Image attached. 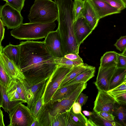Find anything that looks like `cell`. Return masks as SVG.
I'll return each instance as SVG.
<instances>
[{"label":"cell","instance_id":"f907efd6","mask_svg":"<svg viewBox=\"0 0 126 126\" xmlns=\"http://www.w3.org/2000/svg\"><path fill=\"white\" fill-rule=\"evenodd\" d=\"M121 53L123 55H126V48L122 51Z\"/></svg>","mask_w":126,"mask_h":126},{"label":"cell","instance_id":"4fadbf2b","mask_svg":"<svg viewBox=\"0 0 126 126\" xmlns=\"http://www.w3.org/2000/svg\"><path fill=\"white\" fill-rule=\"evenodd\" d=\"M47 79L33 85L28 84L29 93L27 103V106L30 109L41 96L44 94Z\"/></svg>","mask_w":126,"mask_h":126},{"label":"cell","instance_id":"f5cc1de1","mask_svg":"<svg viewBox=\"0 0 126 126\" xmlns=\"http://www.w3.org/2000/svg\"><path fill=\"white\" fill-rule=\"evenodd\" d=\"M4 0V1H6V2H7V0Z\"/></svg>","mask_w":126,"mask_h":126},{"label":"cell","instance_id":"44dd1931","mask_svg":"<svg viewBox=\"0 0 126 126\" xmlns=\"http://www.w3.org/2000/svg\"><path fill=\"white\" fill-rule=\"evenodd\" d=\"M93 66L86 63L72 68L62 82L59 88H61L73 79L78 75Z\"/></svg>","mask_w":126,"mask_h":126},{"label":"cell","instance_id":"2e32d148","mask_svg":"<svg viewBox=\"0 0 126 126\" xmlns=\"http://www.w3.org/2000/svg\"><path fill=\"white\" fill-rule=\"evenodd\" d=\"M85 6L82 17L93 31L97 26L99 20L90 0H84Z\"/></svg>","mask_w":126,"mask_h":126},{"label":"cell","instance_id":"ab89813d","mask_svg":"<svg viewBox=\"0 0 126 126\" xmlns=\"http://www.w3.org/2000/svg\"><path fill=\"white\" fill-rule=\"evenodd\" d=\"M82 92L79 95L76 101L80 104L81 107L85 104L88 98L86 94Z\"/></svg>","mask_w":126,"mask_h":126},{"label":"cell","instance_id":"b9f144b4","mask_svg":"<svg viewBox=\"0 0 126 126\" xmlns=\"http://www.w3.org/2000/svg\"><path fill=\"white\" fill-rule=\"evenodd\" d=\"M106 120L109 121H114V116L111 114L107 112L101 111L98 113Z\"/></svg>","mask_w":126,"mask_h":126},{"label":"cell","instance_id":"5bb4252c","mask_svg":"<svg viewBox=\"0 0 126 126\" xmlns=\"http://www.w3.org/2000/svg\"><path fill=\"white\" fill-rule=\"evenodd\" d=\"M0 60L2 62L6 71L11 78L20 81L25 79V76L19 68L13 61L2 53H0Z\"/></svg>","mask_w":126,"mask_h":126},{"label":"cell","instance_id":"74e56055","mask_svg":"<svg viewBox=\"0 0 126 126\" xmlns=\"http://www.w3.org/2000/svg\"><path fill=\"white\" fill-rule=\"evenodd\" d=\"M116 66L118 68H126V55L118 53Z\"/></svg>","mask_w":126,"mask_h":126},{"label":"cell","instance_id":"ee69618b","mask_svg":"<svg viewBox=\"0 0 126 126\" xmlns=\"http://www.w3.org/2000/svg\"><path fill=\"white\" fill-rule=\"evenodd\" d=\"M81 106L78 102L75 101L74 103L72 108L73 112L76 114H79L81 112Z\"/></svg>","mask_w":126,"mask_h":126},{"label":"cell","instance_id":"bcb514c9","mask_svg":"<svg viewBox=\"0 0 126 126\" xmlns=\"http://www.w3.org/2000/svg\"><path fill=\"white\" fill-rule=\"evenodd\" d=\"M4 115L2 110H0V126H4L5 125L3 121Z\"/></svg>","mask_w":126,"mask_h":126},{"label":"cell","instance_id":"9c48e42d","mask_svg":"<svg viewBox=\"0 0 126 126\" xmlns=\"http://www.w3.org/2000/svg\"><path fill=\"white\" fill-rule=\"evenodd\" d=\"M115 99L107 92L98 91L94 102L93 111L107 112L112 114L116 103Z\"/></svg>","mask_w":126,"mask_h":126},{"label":"cell","instance_id":"681fc988","mask_svg":"<svg viewBox=\"0 0 126 126\" xmlns=\"http://www.w3.org/2000/svg\"><path fill=\"white\" fill-rule=\"evenodd\" d=\"M31 126H40L37 119H34Z\"/></svg>","mask_w":126,"mask_h":126},{"label":"cell","instance_id":"f6af8a7d","mask_svg":"<svg viewBox=\"0 0 126 126\" xmlns=\"http://www.w3.org/2000/svg\"><path fill=\"white\" fill-rule=\"evenodd\" d=\"M0 47L2 46H1V42L3 39L4 38L5 28L4 25L1 20L0 19Z\"/></svg>","mask_w":126,"mask_h":126},{"label":"cell","instance_id":"7c38bea8","mask_svg":"<svg viewBox=\"0 0 126 126\" xmlns=\"http://www.w3.org/2000/svg\"><path fill=\"white\" fill-rule=\"evenodd\" d=\"M73 29L76 39L79 46L93 31L83 17L74 22Z\"/></svg>","mask_w":126,"mask_h":126},{"label":"cell","instance_id":"8d00e7d4","mask_svg":"<svg viewBox=\"0 0 126 126\" xmlns=\"http://www.w3.org/2000/svg\"><path fill=\"white\" fill-rule=\"evenodd\" d=\"M114 46L120 51H123L126 48V35L121 36L118 39Z\"/></svg>","mask_w":126,"mask_h":126},{"label":"cell","instance_id":"60d3db41","mask_svg":"<svg viewBox=\"0 0 126 126\" xmlns=\"http://www.w3.org/2000/svg\"><path fill=\"white\" fill-rule=\"evenodd\" d=\"M63 113L65 121V126H76L69 114V111Z\"/></svg>","mask_w":126,"mask_h":126},{"label":"cell","instance_id":"d590c367","mask_svg":"<svg viewBox=\"0 0 126 126\" xmlns=\"http://www.w3.org/2000/svg\"><path fill=\"white\" fill-rule=\"evenodd\" d=\"M25 0H7L6 2L13 8L21 12L24 6Z\"/></svg>","mask_w":126,"mask_h":126},{"label":"cell","instance_id":"603a6c76","mask_svg":"<svg viewBox=\"0 0 126 126\" xmlns=\"http://www.w3.org/2000/svg\"><path fill=\"white\" fill-rule=\"evenodd\" d=\"M114 121L121 126H126V105L116 103L112 114Z\"/></svg>","mask_w":126,"mask_h":126},{"label":"cell","instance_id":"cb8c5ba5","mask_svg":"<svg viewBox=\"0 0 126 126\" xmlns=\"http://www.w3.org/2000/svg\"><path fill=\"white\" fill-rule=\"evenodd\" d=\"M95 69V68L93 66L80 74L66 84L63 87L77 83H87L94 76Z\"/></svg>","mask_w":126,"mask_h":126},{"label":"cell","instance_id":"30bf717a","mask_svg":"<svg viewBox=\"0 0 126 126\" xmlns=\"http://www.w3.org/2000/svg\"><path fill=\"white\" fill-rule=\"evenodd\" d=\"M43 42L51 55L55 58L64 57V52L60 35L57 29L50 32Z\"/></svg>","mask_w":126,"mask_h":126},{"label":"cell","instance_id":"d6a6232c","mask_svg":"<svg viewBox=\"0 0 126 126\" xmlns=\"http://www.w3.org/2000/svg\"><path fill=\"white\" fill-rule=\"evenodd\" d=\"M65 121L63 113L53 116L51 126H65Z\"/></svg>","mask_w":126,"mask_h":126},{"label":"cell","instance_id":"484cf974","mask_svg":"<svg viewBox=\"0 0 126 126\" xmlns=\"http://www.w3.org/2000/svg\"><path fill=\"white\" fill-rule=\"evenodd\" d=\"M16 80L11 79L6 88V94L9 101H11L23 100L17 91L16 85Z\"/></svg>","mask_w":126,"mask_h":126},{"label":"cell","instance_id":"e0dca14e","mask_svg":"<svg viewBox=\"0 0 126 126\" xmlns=\"http://www.w3.org/2000/svg\"><path fill=\"white\" fill-rule=\"evenodd\" d=\"M80 83L58 88L50 100L51 103L60 101L69 97L77 88Z\"/></svg>","mask_w":126,"mask_h":126},{"label":"cell","instance_id":"c3c4849f","mask_svg":"<svg viewBox=\"0 0 126 126\" xmlns=\"http://www.w3.org/2000/svg\"><path fill=\"white\" fill-rule=\"evenodd\" d=\"M82 112L86 116L88 117L90 116L93 113V112H91L87 110H84Z\"/></svg>","mask_w":126,"mask_h":126},{"label":"cell","instance_id":"5b68a950","mask_svg":"<svg viewBox=\"0 0 126 126\" xmlns=\"http://www.w3.org/2000/svg\"><path fill=\"white\" fill-rule=\"evenodd\" d=\"M72 68L58 64L51 76L47 80L44 97V105L51 100L61 83Z\"/></svg>","mask_w":126,"mask_h":126},{"label":"cell","instance_id":"816d5d0a","mask_svg":"<svg viewBox=\"0 0 126 126\" xmlns=\"http://www.w3.org/2000/svg\"><path fill=\"white\" fill-rule=\"evenodd\" d=\"M126 4V0H123Z\"/></svg>","mask_w":126,"mask_h":126},{"label":"cell","instance_id":"52a82bcc","mask_svg":"<svg viewBox=\"0 0 126 126\" xmlns=\"http://www.w3.org/2000/svg\"><path fill=\"white\" fill-rule=\"evenodd\" d=\"M87 85L86 83H80L77 88L68 97L59 101L52 103L50 102L51 114L54 116L69 111L72 108L74 103L76 101L80 94L86 88Z\"/></svg>","mask_w":126,"mask_h":126},{"label":"cell","instance_id":"4dcf8cb0","mask_svg":"<svg viewBox=\"0 0 126 126\" xmlns=\"http://www.w3.org/2000/svg\"><path fill=\"white\" fill-rule=\"evenodd\" d=\"M55 62L57 64L71 68L82 65L84 63L83 61H73L64 57L55 58Z\"/></svg>","mask_w":126,"mask_h":126},{"label":"cell","instance_id":"7bdbcfd3","mask_svg":"<svg viewBox=\"0 0 126 126\" xmlns=\"http://www.w3.org/2000/svg\"><path fill=\"white\" fill-rule=\"evenodd\" d=\"M125 90H126V84L124 82L116 87L108 91L107 92L109 94H110Z\"/></svg>","mask_w":126,"mask_h":126},{"label":"cell","instance_id":"ffe728a7","mask_svg":"<svg viewBox=\"0 0 126 126\" xmlns=\"http://www.w3.org/2000/svg\"><path fill=\"white\" fill-rule=\"evenodd\" d=\"M1 53L4 54L9 59L13 61L19 68L20 56L19 45H14L9 44L3 48Z\"/></svg>","mask_w":126,"mask_h":126},{"label":"cell","instance_id":"ac0fdd59","mask_svg":"<svg viewBox=\"0 0 126 126\" xmlns=\"http://www.w3.org/2000/svg\"><path fill=\"white\" fill-rule=\"evenodd\" d=\"M6 88L0 82V107L4 111L9 113L15 107L21 103H25L23 100L9 101L6 93Z\"/></svg>","mask_w":126,"mask_h":126},{"label":"cell","instance_id":"6da1fadb","mask_svg":"<svg viewBox=\"0 0 126 126\" xmlns=\"http://www.w3.org/2000/svg\"><path fill=\"white\" fill-rule=\"evenodd\" d=\"M19 45V68L27 83L33 85L49 78L58 64L43 41L28 40Z\"/></svg>","mask_w":126,"mask_h":126},{"label":"cell","instance_id":"ba28073f","mask_svg":"<svg viewBox=\"0 0 126 126\" xmlns=\"http://www.w3.org/2000/svg\"><path fill=\"white\" fill-rule=\"evenodd\" d=\"M0 19L8 29L20 26L23 23V18L20 12L6 2L0 6Z\"/></svg>","mask_w":126,"mask_h":126},{"label":"cell","instance_id":"7402d4cb","mask_svg":"<svg viewBox=\"0 0 126 126\" xmlns=\"http://www.w3.org/2000/svg\"><path fill=\"white\" fill-rule=\"evenodd\" d=\"M126 81V68L117 67L111 78L109 91L116 87Z\"/></svg>","mask_w":126,"mask_h":126},{"label":"cell","instance_id":"db71d44e","mask_svg":"<svg viewBox=\"0 0 126 126\" xmlns=\"http://www.w3.org/2000/svg\"><path fill=\"white\" fill-rule=\"evenodd\" d=\"M124 83L125 84H126V81L124 82Z\"/></svg>","mask_w":126,"mask_h":126},{"label":"cell","instance_id":"7a4b0ae2","mask_svg":"<svg viewBox=\"0 0 126 126\" xmlns=\"http://www.w3.org/2000/svg\"><path fill=\"white\" fill-rule=\"evenodd\" d=\"M58 10L57 29L60 35L65 54H79L80 46L76 39L73 29L72 0H54Z\"/></svg>","mask_w":126,"mask_h":126},{"label":"cell","instance_id":"277c9868","mask_svg":"<svg viewBox=\"0 0 126 126\" xmlns=\"http://www.w3.org/2000/svg\"><path fill=\"white\" fill-rule=\"evenodd\" d=\"M56 27L55 22L43 24L38 23H22L10 32L15 38L22 40H36L45 38Z\"/></svg>","mask_w":126,"mask_h":126},{"label":"cell","instance_id":"d4e9b609","mask_svg":"<svg viewBox=\"0 0 126 126\" xmlns=\"http://www.w3.org/2000/svg\"><path fill=\"white\" fill-rule=\"evenodd\" d=\"M118 53L115 51L106 52L101 57L100 66L107 67L116 66Z\"/></svg>","mask_w":126,"mask_h":126},{"label":"cell","instance_id":"d6986e66","mask_svg":"<svg viewBox=\"0 0 126 126\" xmlns=\"http://www.w3.org/2000/svg\"><path fill=\"white\" fill-rule=\"evenodd\" d=\"M50 100L44 104L36 119L40 126H51L53 116L50 113Z\"/></svg>","mask_w":126,"mask_h":126},{"label":"cell","instance_id":"8992f818","mask_svg":"<svg viewBox=\"0 0 126 126\" xmlns=\"http://www.w3.org/2000/svg\"><path fill=\"white\" fill-rule=\"evenodd\" d=\"M10 123L8 126H31L34 120L30 109L20 103L9 112Z\"/></svg>","mask_w":126,"mask_h":126},{"label":"cell","instance_id":"9a60e30c","mask_svg":"<svg viewBox=\"0 0 126 126\" xmlns=\"http://www.w3.org/2000/svg\"><path fill=\"white\" fill-rule=\"evenodd\" d=\"M99 19L112 15L119 13L121 11L102 0H90Z\"/></svg>","mask_w":126,"mask_h":126},{"label":"cell","instance_id":"f35d334b","mask_svg":"<svg viewBox=\"0 0 126 126\" xmlns=\"http://www.w3.org/2000/svg\"><path fill=\"white\" fill-rule=\"evenodd\" d=\"M65 58L74 61H82L83 60L78 54L73 53H71L65 55L64 56Z\"/></svg>","mask_w":126,"mask_h":126},{"label":"cell","instance_id":"3957f363","mask_svg":"<svg viewBox=\"0 0 126 126\" xmlns=\"http://www.w3.org/2000/svg\"><path fill=\"white\" fill-rule=\"evenodd\" d=\"M58 16V8L54 1L35 0L28 18L30 23L45 24L54 22Z\"/></svg>","mask_w":126,"mask_h":126},{"label":"cell","instance_id":"f546056e","mask_svg":"<svg viewBox=\"0 0 126 126\" xmlns=\"http://www.w3.org/2000/svg\"><path fill=\"white\" fill-rule=\"evenodd\" d=\"M69 114L76 126H87V118L81 112L75 113L71 108L69 110Z\"/></svg>","mask_w":126,"mask_h":126},{"label":"cell","instance_id":"8fae6325","mask_svg":"<svg viewBox=\"0 0 126 126\" xmlns=\"http://www.w3.org/2000/svg\"><path fill=\"white\" fill-rule=\"evenodd\" d=\"M116 66L107 67L100 66L96 81L94 83L98 91L107 92L111 80Z\"/></svg>","mask_w":126,"mask_h":126},{"label":"cell","instance_id":"83f0119b","mask_svg":"<svg viewBox=\"0 0 126 126\" xmlns=\"http://www.w3.org/2000/svg\"><path fill=\"white\" fill-rule=\"evenodd\" d=\"M16 85L17 91L21 99L25 103H27L29 93L28 84L25 80L20 81L17 80Z\"/></svg>","mask_w":126,"mask_h":126},{"label":"cell","instance_id":"4316f807","mask_svg":"<svg viewBox=\"0 0 126 126\" xmlns=\"http://www.w3.org/2000/svg\"><path fill=\"white\" fill-rule=\"evenodd\" d=\"M93 112V114L88 117L96 126H121V125L114 121H109L107 120L98 113L94 111Z\"/></svg>","mask_w":126,"mask_h":126},{"label":"cell","instance_id":"f1b7e54d","mask_svg":"<svg viewBox=\"0 0 126 126\" xmlns=\"http://www.w3.org/2000/svg\"><path fill=\"white\" fill-rule=\"evenodd\" d=\"M85 3L84 0H74L73 8L74 22L79 18L82 17Z\"/></svg>","mask_w":126,"mask_h":126},{"label":"cell","instance_id":"1f68e13d","mask_svg":"<svg viewBox=\"0 0 126 126\" xmlns=\"http://www.w3.org/2000/svg\"><path fill=\"white\" fill-rule=\"evenodd\" d=\"M0 82L6 88L11 78L6 71L3 64L0 60Z\"/></svg>","mask_w":126,"mask_h":126},{"label":"cell","instance_id":"836d02e7","mask_svg":"<svg viewBox=\"0 0 126 126\" xmlns=\"http://www.w3.org/2000/svg\"><path fill=\"white\" fill-rule=\"evenodd\" d=\"M109 94L119 104L126 105V90Z\"/></svg>","mask_w":126,"mask_h":126},{"label":"cell","instance_id":"7dc6e473","mask_svg":"<svg viewBox=\"0 0 126 126\" xmlns=\"http://www.w3.org/2000/svg\"><path fill=\"white\" fill-rule=\"evenodd\" d=\"M87 126H96L91 120L89 118L87 119Z\"/></svg>","mask_w":126,"mask_h":126},{"label":"cell","instance_id":"e575fe53","mask_svg":"<svg viewBox=\"0 0 126 126\" xmlns=\"http://www.w3.org/2000/svg\"><path fill=\"white\" fill-rule=\"evenodd\" d=\"M112 6L121 11L126 7V4L123 0H102Z\"/></svg>","mask_w":126,"mask_h":126}]
</instances>
